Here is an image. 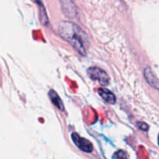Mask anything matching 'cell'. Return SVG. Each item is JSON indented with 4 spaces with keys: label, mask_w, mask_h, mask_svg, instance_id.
Listing matches in <instances>:
<instances>
[{
    "label": "cell",
    "mask_w": 159,
    "mask_h": 159,
    "mask_svg": "<svg viewBox=\"0 0 159 159\" xmlns=\"http://www.w3.org/2000/svg\"><path fill=\"white\" fill-rule=\"evenodd\" d=\"M34 2L37 4L38 6V8H39V13H40V19H41V22L42 23V24L45 26H46L48 23V18L47 16L46 10H45V7H44L43 3L41 0H32Z\"/></svg>",
    "instance_id": "ba28073f"
},
{
    "label": "cell",
    "mask_w": 159,
    "mask_h": 159,
    "mask_svg": "<svg viewBox=\"0 0 159 159\" xmlns=\"http://www.w3.org/2000/svg\"><path fill=\"white\" fill-rule=\"evenodd\" d=\"M88 75L91 80L98 81L102 86H107L109 84L108 75L98 67H90L88 70Z\"/></svg>",
    "instance_id": "7a4b0ae2"
},
{
    "label": "cell",
    "mask_w": 159,
    "mask_h": 159,
    "mask_svg": "<svg viewBox=\"0 0 159 159\" xmlns=\"http://www.w3.org/2000/svg\"><path fill=\"white\" fill-rule=\"evenodd\" d=\"M98 94L102 97V98L103 99L105 102H107V103L111 104V105H114V104L116 103V96H115V94H113L111 91H110L109 90L102 88H99Z\"/></svg>",
    "instance_id": "8992f818"
},
{
    "label": "cell",
    "mask_w": 159,
    "mask_h": 159,
    "mask_svg": "<svg viewBox=\"0 0 159 159\" xmlns=\"http://www.w3.org/2000/svg\"><path fill=\"white\" fill-rule=\"evenodd\" d=\"M72 139H73V141L75 145L84 152L91 153L93 151L92 143L87 139L80 137L76 133L72 134Z\"/></svg>",
    "instance_id": "3957f363"
},
{
    "label": "cell",
    "mask_w": 159,
    "mask_h": 159,
    "mask_svg": "<svg viewBox=\"0 0 159 159\" xmlns=\"http://www.w3.org/2000/svg\"><path fill=\"white\" fill-rule=\"evenodd\" d=\"M63 13L69 17H73L76 15V8L72 0H60Z\"/></svg>",
    "instance_id": "5b68a950"
},
{
    "label": "cell",
    "mask_w": 159,
    "mask_h": 159,
    "mask_svg": "<svg viewBox=\"0 0 159 159\" xmlns=\"http://www.w3.org/2000/svg\"><path fill=\"white\" fill-rule=\"evenodd\" d=\"M113 159H128V156L126 153L123 151H118L113 155Z\"/></svg>",
    "instance_id": "9c48e42d"
},
{
    "label": "cell",
    "mask_w": 159,
    "mask_h": 159,
    "mask_svg": "<svg viewBox=\"0 0 159 159\" xmlns=\"http://www.w3.org/2000/svg\"><path fill=\"white\" fill-rule=\"evenodd\" d=\"M157 140H158V145H159V135H158V138H157Z\"/></svg>",
    "instance_id": "8fae6325"
},
{
    "label": "cell",
    "mask_w": 159,
    "mask_h": 159,
    "mask_svg": "<svg viewBox=\"0 0 159 159\" xmlns=\"http://www.w3.org/2000/svg\"><path fill=\"white\" fill-rule=\"evenodd\" d=\"M48 96H49L52 102L53 105H54L55 106L57 107V108H59V110H61V111H64L65 108H64L63 102L61 100L59 94H58L54 90H50V91L48 92Z\"/></svg>",
    "instance_id": "52a82bcc"
},
{
    "label": "cell",
    "mask_w": 159,
    "mask_h": 159,
    "mask_svg": "<svg viewBox=\"0 0 159 159\" xmlns=\"http://www.w3.org/2000/svg\"><path fill=\"white\" fill-rule=\"evenodd\" d=\"M137 126L139 127V129L143 131H147L148 129V128H149L148 125L146 124L145 123H137Z\"/></svg>",
    "instance_id": "30bf717a"
},
{
    "label": "cell",
    "mask_w": 159,
    "mask_h": 159,
    "mask_svg": "<svg viewBox=\"0 0 159 159\" xmlns=\"http://www.w3.org/2000/svg\"><path fill=\"white\" fill-rule=\"evenodd\" d=\"M58 31L61 38L66 41L79 54L86 56V45L88 39L86 34L76 24L70 21L59 23Z\"/></svg>",
    "instance_id": "6da1fadb"
},
{
    "label": "cell",
    "mask_w": 159,
    "mask_h": 159,
    "mask_svg": "<svg viewBox=\"0 0 159 159\" xmlns=\"http://www.w3.org/2000/svg\"><path fill=\"white\" fill-rule=\"evenodd\" d=\"M143 76H144L146 81L149 84L151 87L154 89L159 91V80L150 67H146L143 70Z\"/></svg>",
    "instance_id": "277c9868"
}]
</instances>
